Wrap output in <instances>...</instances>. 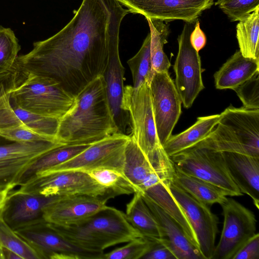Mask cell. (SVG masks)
I'll list each match as a JSON object with an SVG mask.
<instances>
[{
  "mask_svg": "<svg viewBox=\"0 0 259 259\" xmlns=\"http://www.w3.org/2000/svg\"><path fill=\"white\" fill-rule=\"evenodd\" d=\"M128 13L117 0H82L62 29L18 56L14 69L23 77L51 78L75 96L102 75L110 50L119 44L121 23Z\"/></svg>",
  "mask_w": 259,
  "mask_h": 259,
  "instance_id": "6da1fadb",
  "label": "cell"
},
{
  "mask_svg": "<svg viewBox=\"0 0 259 259\" xmlns=\"http://www.w3.org/2000/svg\"><path fill=\"white\" fill-rule=\"evenodd\" d=\"M116 133L100 75L75 96L73 105L59 120L56 137L64 144H92Z\"/></svg>",
  "mask_w": 259,
  "mask_h": 259,
  "instance_id": "7a4b0ae2",
  "label": "cell"
},
{
  "mask_svg": "<svg viewBox=\"0 0 259 259\" xmlns=\"http://www.w3.org/2000/svg\"><path fill=\"white\" fill-rule=\"evenodd\" d=\"M51 224L73 244L94 251L104 252L110 246L144 236L131 225L125 213L107 205L76 224L66 226Z\"/></svg>",
  "mask_w": 259,
  "mask_h": 259,
  "instance_id": "3957f363",
  "label": "cell"
},
{
  "mask_svg": "<svg viewBox=\"0 0 259 259\" xmlns=\"http://www.w3.org/2000/svg\"><path fill=\"white\" fill-rule=\"evenodd\" d=\"M194 146L259 157V109L231 105L208 135Z\"/></svg>",
  "mask_w": 259,
  "mask_h": 259,
  "instance_id": "277c9868",
  "label": "cell"
},
{
  "mask_svg": "<svg viewBox=\"0 0 259 259\" xmlns=\"http://www.w3.org/2000/svg\"><path fill=\"white\" fill-rule=\"evenodd\" d=\"M13 104L39 115L60 119L70 109L75 96L55 80L28 74L11 92Z\"/></svg>",
  "mask_w": 259,
  "mask_h": 259,
  "instance_id": "5b68a950",
  "label": "cell"
},
{
  "mask_svg": "<svg viewBox=\"0 0 259 259\" xmlns=\"http://www.w3.org/2000/svg\"><path fill=\"white\" fill-rule=\"evenodd\" d=\"M170 158L179 170L218 187L228 196L243 195L230 174L223 152L193 146Z\"/></svg>",
  "mask_w": 259,
  "mask_h": 259,
  "instance_id": "8992f818",
  "label": "cell"
},
{
  "mask_svg": "<svg viewBox=\"0 0 259 259\" xmlns=\"http://www.w3.org/2000/svg\"><path fill=\"white\" fill-rule=\"evenodd\" d=\"M122 108L129 115L130 137L148 158L152 157L162 146L156 133L148 83L145 82L137 88L124 87Z\"/></svg>",
  "mask_w": 259,
  "mask_h": 259,
  "instance_id": "52a82bcc",
  "label": "cell"
},
{
  "mask_svg": "<svg viewBox=\"0 0 259 259\" xmlns=\"http://www.w3.org/2000/svg\"><path fill=\"white\" fill-rule=\"evenodd\" d=\"M174 172V163L163 148L149 160L130 137L125 148L123 174L134 186L135 193L141 194L161 182L172 181Z\"/></svg>",
  "mask_w": 259,
  "mask_h": 259,
  "instance_id": "ba28073f",
  "label": "cell"
},
{
  "mask_svg": "<svg viewBox=\"0 0 259 259\" xmlns=\"http://www.w3.org/2000/svg\"><path fill=\"white\" fill-rule=\"evenodd\" d=\"M18 190L46 196L88 195L111 198L106 189L89 174L77 170L39 173Z\"/></svg>",
  "mask_w": 259,
  "mask_h": 259,
  "instance_id": "9c48e42d",
  "label": "cell"
},
{
  "mask_svg": "<svg viewBox=\"0 0 259 259\" xmlns=\"http://www.w3.org/2000/svg\"><path fill=\"white\" fill-rule=\"evenodd\" d=\"M15 231L37 252L40 259H103L104 252L77 246L45 220Z\"/></svg>",
  "mask_w": 259,
  "mask_h": 259,
  "instance_id": "30bf717a",
  "label": "cell"
},
{
  "mask_svg": "<svg viewBox=\"0 0 259 259\" xmlns=\"http://www.w3.org/2000/svg\"><path fill=\"white\" fill-rule=\"evenodd\" d=\"M130 138L128 135L114 133L92 143L71 159L41 172L67 170L88 172L97 168H107L123 174L125 148Z\"/></svg>",
  "mask_w": 259,
  "mask_h": 259,
  "instance_id": "8fae6325",
  "label": "cell"
},
{
  "mask_svg": "<svg viewBox=\"0 0 259 259\" xmlns=\"http://www.w3.org/2000/svg\"><path fill=\"white\" fill-rule=\"evenodd\" d=\"M224 223L212 259H232L240 248L256 233L253 212L236 200L228 198L221 205Z\"/></svg>",
  "mask_w": 259,
  "mask_h": 259,
  "instance_id": "7c38bea8",
  "label": "cell"
},
{
  "mask_svg": "<svg viewBox=\"0 0 259 259\" xmlns=\"http://www.w3.org/2000/svg\"><path fill=\"white\" fill-rule=\"evenodd\" d=\"M194 23L186 22L178 38V52L174 65L175 85L184 108H190L204 89L200 57L189 39Z\"/></svg>",
  "mask_w": 259,
  "mask_h": 259,
  "instance_id": "4fadbf2b",
  "label": "cell"
},
{
  "mask_svg": "<svg viewBox=\"0 0 259 259\" xmlns=\"http://www.w3.org/2000/svg\"><path fill=\"white\" fill-rule=\"evenodd\" d=\"M149 85L156 133L162 146L180 118L182 100L168 72H154Z\"/></svg>",
  "mask_w": 259,
  "mask_h": 259,
  "instance_id": "5bb4252c",
  "label": "cell"
},
{
  "mask_svg": "<svg viewBox=\"0 0 259 259\" xmlns=\"http://www.w3.org/2000/svg\"><path fill=\"white\" fill-rule=\"evenodd\" d=\"M169 189L195 234L203 258L212 259L218 233V217L208 205L195 199L173 181L169 184Z\"/></svg>",
  "mask_w": 259,
  "mask_h": 259,
  "instance_id": "9a60e30c",
  "label": "cell"
},
{
  "mask_svg": "<svg viewBox=\"0 0 259 259\" xmlns=\"http://www.w3.org/2000/svg\"><path fill=\"white\" fill-rule=\"evenodd\" d=\"M130 13L146 18L194 23L202 12L210 9L214 0H117Z\"/></svg>",
  "mask_w": 259,
  "mask_h": 259,
  "instance_id": "2e32d148",
  "label": "cell"
},
{
  "mask_svg": "<svg viewBox=\"0 0 259 259\" xmlns=\"http://www.w3.org/2000/svg\"><path fill=\"white\" fill-rule=\"evenodd\" d=\"M62 196H46L19 190H11L5 201L2 218L15 231L44 220L45 208Z\"/></svg>",
  "mask_w": 259,
  "mask_h": 259,
  "instance_id": "e0dca14e",
  "label": "cell"
},
{
  "mask_svg": "<svg viewBox=\"0 0 259 259\" xmlns=\"http://www.w3.org/2000/svg\"><path fill=\"white\" fill-rule=\"evenodd\" d=\"M108 200L105 197L88 195L63 196L45 208L44 219L56 225L75 224L104 208Z\"/></svg>",
  "mask_w": 259,
  "mask_h": 259,
  "instance_id": "ac0fdd59",
  "label": "cell"
},
{
  "mask_svg": "<svg viewBox=\"0 0 259 259\" xmlns=\"http://www.w3.org/2000/svg\"><path fill=\"white\" fill-rule=\"evenodd\" d=\"M142 196L162 228L163 238L157 240L166 245L177 259H204L198 247L190 240L179 223L147 197Z\"/></svg>",
  "mask_w": 259,
  "mask_h": 259,
  "instance_id": "d6986e66",
  "label": "cell"
},
{
  "mask_svg": "<svg viewBox=\"0 0 259 259\" xmlns=\"http://www.w3.org/2000/svg\"><path fill=\"white\" fill-rule=\"evenodd\" d=\"M230 174L243 194L248 195L259 208V157L223 152Z\"/></svg>",
  "mask_w": 259,
  "mask_h": 259,
  "instance_id": "ffe728a7",
  "label": "cell"
},
{
  "mask_svg": "<svg viewBox=\"0 0 259 259\" xmlns=\"http://www.w3.org/2000/svg\"><path fill=\"white\" fill-rule=\"evenodd\" d=\"M259 72V59L246 58L239 50L213 75L217 89L234 90Z\"/></svg>",
  "mask_w": 259,
  "mask_h": 259,
  "instance_id": "44dd1931",
  "label": "cell"
},
{
  "mask_svg": "<svg viewBox=\"0 0 259 259\" xmlns=\"http://www.w3.org/2000/svg\"><path fill=\"white\" fill-rule=\"evenodd\" d=\"M220 114L199 117L190 127L182 133L171 135L162 145L166 154L171 157L196 145L213 130L218 123Z\"/></svg>",
  "mask_w": 259,
  "mask_h": 259,
  "instance_id": "7402d4cb",
  "label": "cell"
},
{
  "mask_svg": "<svg viewBox=\"0 0 259 259\" xmlns=\"http://www.w3.org/2000/svg\"><path fill=\"white\" fill-rule=\"evenodd\" d=\"M92 144H65L46 152L36 158L24 170L19 178L17 185H24L39 173L71 159Z\"/></svg>",
  "mask_w": 259,
  "mask_h": 259,
  "instance_id": "603a6c76",
  "label": "cell"
},
{
  "mask_svg": "<svg viewBox=\"0 0 259 259\" xmlns=\"http://www.w3.org/2000/svg\"><path fill=\"white\" fill-rule=\"evenodd\" d=\"M173 182L196 200L207 205H220L228 199L226 192L218 187L197 177L187 175L175 166Z\"/></svg>",
  "mask_w": 259,
  "mask_h": 259,
  "instance_id": "cb8c5ba5",
  "label": "cell"
},
{
  "mask_svg": "<svg viewBox=\"0 0 259 259\" xmlns=\"http://www.w3.org/2000/svg\"><path fill=\"white\" fill-rule=\"evenodd\" d=\"M125 214L131 225L143 236L153 239L163 238L161 227L141 193H134L126 205Z\"/></svg>",
  "mask_w": 259,
  "mask_h": 259,
  "instance_id": "d4e9b609",
  "label": "cell"
},
{
  "mask_svg": "<svg viewBox=\"0 0 259 259\" xmlns=\"http://www.w3.org/2000/svg\"><path fill=\"white\" fill-rule=\"evenodd\" d=\"M259 7L239 21L236 38L239 51L246 58L259 59Z\"/></svg>",
  "mask_w": 259,
  "mask_h": 259,
  "instance_id": "484cf974",
  "label": "cell"
},
{
  "mask_svg": "<svg viewBox=\"0 0 259 259\" xmlns=\"http://www.w3.org/2000/svg\"><path fill=\"white\" fill-rule=\"evenodd\" d=\"M151 35L150 56L152 70L154 72H168L170 62L163 51V46L167 42L169 33L168 26L163 21L146 18Z\"/></svg>",
  "mask_w": 259,
  "mask_h": 259,
  "instance_id": "4316f807",
  "label": "cell"
},
{
  "mask_svg": "<svg viewBox=\"0 0 259 259\" xmlns=\"http://www.w3.org/2000/svg\"><path fill=\"white\" fill-rule=\"evenodd\" d=\"M87 173L106 189L111 198L136 192L134 186L124 175L115 169L100 168Z\"/></svg>",
  "mask_w": 259,
  "mask_h": 259,
  "instance_id": "83f0119b",
  "label": "cell"
},
{
  "mask_svg": "<svg viewBox=\"0 0 259 259\" xmlns=\"http://www.w3.org/2000/svg\"><path fill=\"white\" fill-rule=\"evenodd\" d=\"M150 44L151 35L149 32L139 51L127 61L132 74L134 88H138L145 82L149 84L153 76Z\"/></svg>",
  "mask_w": 259,
  "mask_h": 259,
  "instance_id": "f1b7e54d",
  "label": "cell"
},
{
  "mask_svg": "<svg viewBox=\"0 0 259 259\" xmlns=\"http://www.w3.org/2000/svg\"><path fill=\"white\" fill-rule=\"evenodd\" d=\"M12 106L18 118L28 128L39 134L57 138L59 119L26 111L14 104Z\"/></svg>",
  "mask_w": 259,
  "mask_h": 259,
  "instance_id": "f546056e",
  "label": "cell"
},
{
  "mask_svg": "<svg viewBox=\"0 0 259 259\" xmlns=\"http://www.w3.org/2000/svg\"><path fill=\"white\" fill-rule=\"evenodd\" d=\"M0 245L19 255L22 259H40L37 252L0 218Z\"/></svg>",
  "mask_w": 259,
  "mask_h": 259,
  "instance_id": "4dcf8cb0",
  "label": "cell"
},
{
  "mask_svg": "<svg viewBox=\"0 0 259 259\" xmlns=\"http://www.w3.org/2000/svg\"><path fill=\"white\" fill-rule=\"evenodd\" d=\"M21 50L18 40L10 28L0 26V72L13 70Z\"/></svg>",
  "mask_w": 259,
  "mask_h": 259,
  "instance_id": "1f68e13d",
  "label": "cell"
},
{
  "mask_svg": "<svg viewBox=\"0 0 259 259\" xmlns=\"http://www.w3.org/2000/svg\"><path fill=\"white\" fill-rule=\"evenodd\" d=\"M123 246L103 254V259H139L150 250L155 240L145 236L127 242Z\"/></svg>",
  "mask_w": 259,
  "mask_h": 259,
  "instance_id": "d6a6232c",
  "label": "cell"
},
{
  "mask_svg": "<svg viewBox=\"0 0 259 259\" xmlns=\"http://www.w3.org/2000/svg\"><path fill=\"white\" fill-rule=\"evenodd\" d=\"M231 22L239 21L259 7V0H217L214 3Z\"/></svg>",
  "mask_w": 259,
  "mask_h": 259,
  "instance_id": "836d02e7",
  "label": "cell"
},
{
  "mask_svg": "<svg viewBox=\"0 0 259 259\" xmlns=\"http://www.w3.org/2000/svg\"><path fill=\"white\" fill-rule=\"evenodd\" d=\"M0 137L11 142H59L56 138L36 133L28 128L25 125L1 130Z\"/></svg>",
  "mask_w": 259,
  "mask_h": 259,
  "instance_id": "e575fe53",
  "label": "cell"
},
{
  "mask_svg": "<svg viewBox=\"0 0 259 259\" xmlns=\"http://www.w3.org/2000/svg\"><path fill=\"white\" fill-rule=\"evenodd\" d=\"M247 109H259V72L233 90Z\"/></svg>",
  "mask_w": 259,
  "mask_h": 259,
  "instance_id": "d590c367",
  "label": "cell"
},
{
  "mask_svg": "<svg viewBox=\"0 0 259 259\" xmlns=\"http://www.w3.org/2000/svg\"><path fill=\"white\" fill-rule=\"evenodd\" d=\"M11 91L0 96V130L24 125L18 118L13 109L10 97Z\"/></svg>",
  "mask_w": 259,
  "mask_h": 259,
  "instance_id": "8d00e7d4",
  "label": "cell"
},
{
  "mask_svg": "<svg viewBox=\"0 0 259 259\" xmlns=\"http://www.w3.org/2000/svg\"><path fill=\"white\" fill-rule=\"evenodd\" d=\"M232 259H259V234L256 233L234 254Z\"/></svg>",
  "mask_w": 259,
  "mask_h": 259,
  "instance_id": "74e56055",
  "label": "cell"
},
{
  "mask_svg": "<svg viewBox=\"0 0 259 259\" xmlns=\"http://www.w3.org/2000/svg\"><path fill=\"white\" fill-rule=\"evenodd\" d=\"M21 79V75L15 70L0 72V96L13 90Z\"/></svg>",
  "mask_w": 259,
  "mask_h": 259,
  "instance_id": "f35d334b",
  "label": "cell"
},
{
  "mask_svg": "<svg viewBox=\"0 0 259 259\" xmlns=\"http://www.w3.org/2000/svg\"><path fill=\"white\" fill-rule=\"evenodd\" d=\"M155 242L143 256V259H177L172 251L165 244L155 239Z\"/></svg>",
  "mask_w": 259,
  "mask_h": 259,
  "instance_id": "ab89813d",
  "label": "cell"
},
{
  "mask_svg": "<svg viewBox=\"0 0 259 259\" xmlns=\"http://www.w3.org/2000/svg\"><path fill=\"white\" fill-rule=\"evenodd\" d=\"M190 42L193 48L198 52L206 45V38L200 27V22L197 20L189 37Z\"/></svg>",
  "mask_w": 259,
  "mask_h": 259,
  "instance_id": "60d3db41",
  "label": "cell"
},
{
  "mask_svg": "<svg viewBox=\"0 0 259 259\" xmlns=\"http://www.w3.org/2000/svg\"><path fill=\"white\" fill-rule=\"evenodd\" d=\"M11 190H6L0 191V218H2V212L7 196Z\"/></svg>",
  "mask_w": 259,
  "mask_h": 259,
  "instance_id": "b9f144b4",
  "label": "cell"
},
{
  "mask_svg": "<svg viewBox=\"0 0 259 259\" xmlns=\"http://www.w3.org/2000/svg\"><path fill=\"white\" fill-rule=\"evenodd\" d=\"M4 259H22L16 253L6 248H3Z\"/></svg>",
  "mask_w": 259,
  "mask_h": 259,
  "instance_id": "7bdbcfd3",
  "label": "cell"
},
{
  "mask_svg": "<svg viewBox=\"0 0 259 259\" xmlns=\"http://www.w3.org/2000/svg\"><path fill=\"white\" fill-rule=\"evenodd\" d=\"M0 259H4L3 249L0 245Z\"/></svg>",
  "mask_w": 259,
  "mask_h": 259,
  "instance_id": "ee69618b",
  "label": "cell"
}]
</instances>
